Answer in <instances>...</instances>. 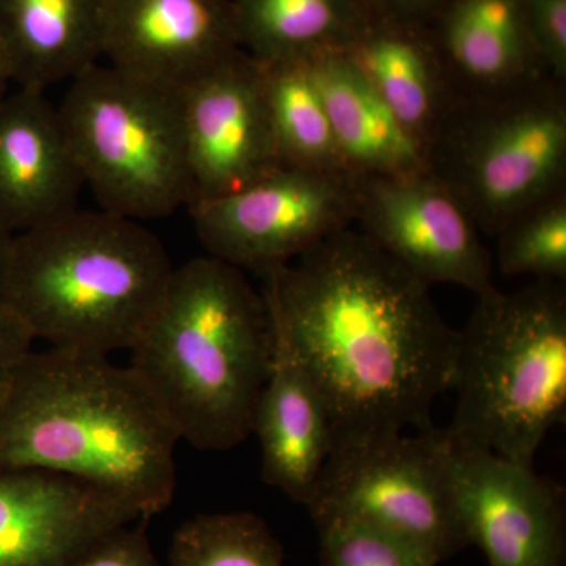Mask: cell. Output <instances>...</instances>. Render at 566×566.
Segmentation results:
<instances>
[{
    "label": "cell",
    "instance_id": "1",
    "mask_svg": "<svg viewBox=\"0 0 566 566\" xmlns=\"http://www.w3.org/2000/svg\"><path fill=\"white\" fill-rule=\"evenodd\" d=\"M271 322L318 386L337 436L431 427L460 333L430 286L353 227L262 275Z\"/></svg>",
    "mask_w": 566,
    "mask_h": 566
},
{
    "label": "cell",
    "instance_id": "2",
    "mask_svg": "<svg viewBox=\"0 0 566 566\" xmlns=\"http://www.w3.org/2000/svg\"><path fill=\"white\" fill-rule=\"evenodd\" d=\"M180 436L132 365L31 352L0 390V471L43 469L129 502L144 520L177 490Z\"/></svg>",
    "mask_w": 566,
    "mask_h": 566
},
{
    "label": "cell",
    "instance_id": "3",
    "mask_svg": "<svg viewBox=\"0 0 566 566\" xmlns=\"http://www.w3.org/2000/svg\"><path fill=\"white\" fill-rule=\"evenodd\" d=\"M274 334L263 293L244 271L214 256L174 268L137 338L132 367L180 441L227 452L252 434Z\"/></svg>",
    "mask_w": 566,
    "mask_h": 566
},
{
    "label": "cell",
    "instance_id": "4",
    "mask_svg": "<svg viewBox=\"0 0 566 566\" xmlns=\"http://www.w3.org/2000/svg\"><path fill=\"white\" fill-rule=\"evenodd\" d=\"M174 268L144 223L77 208L11 238L0 300L33 340L111 356L136 345Z\"/></svg>",
    "mask_w": 566,
    "mask_h": 566
},
{
    "label": "cell",
    "instance_id": "5",
    "mask_svg": "<svg viewBox=\"0 0 566 566\" xmlns=\"http://www.w3.org/2000/svg\"><path fill=\"white\" fill-rule=\"evenodd\" d=\"M458 333L457 406L446 434L535 468L539 446L566 417L564 282L476 297Z\"/></svg>",
    "mask_w": 566,
    "mask_h": 566
},
{
    "label": "cell",
    "instance_id": "6",
    "mask_svg": "<svg viewBox=\"0 0 566 566\" xmlns=\"http://www.w3.org/2000/svg\"><path fill=\"white\" fill-rule=\"evenodd\" d=\"M57 109L103 211L144 222L192 203L181 88L98 62L69 82Z\"/></svg>",
    "mask_w": 566,
    "mask_h": 566
},
{
    "label": "cell",
    "instance_id": "7",
    "mask_svg": "<svg viewBox=\"0 0 566 566\" xmlns=\"http://www.w3.org/2000/svg\"><path fill=\"white\" fill-rule=\"evenodd\" d=\"M427 163L476 227L495 237L565 192V84L543 77L499 95L453 99Z\"/></svg>",
    "mask_w": 566,
    "mask_h": 566
},
{
    "label": "cell",
    "instance_id": "8",
    "mask_svg": "<svg viewBox=\"0 0 566 566\" xmlns=\"http://www.w3.org/2000/svg\"><path fill=\"white\" fill-rule=\"evenodd\" d=\"M312 520L378 528L434 566L468 547L444 431L337 436L307 504Z\"/></svg>",
    "mask_w": 566,
    "mask_h": 566
},
{
    "label": "cell",
    "instance_id": "9",
    "mask_svg": "<svg viewBox=\"0 0 566 566\" xmlns=\"http://www.w3.org/2000/svg\"><path fill=\"white\" fill-rule=\"evenodd\" d=\"M356 200L353 175L281 167L188 211L208 255L262 277L353 227Z\"/></svg>",
    "mask_w": 566,
    "mask_h": 566
},
{
    "label": "cell",
    "instance_id": "10",
    "mask_svg": "<svg viewBox=\"0 0 566 566\" xmlns=\"http://www.w3.org/2000/svg\"><path fill=\"white\" fill-rule=\"evenodd\" d=\"M354 223L428 286L452 283L476 297L495 290L493 260L479 227L430 170L357 178Z\"/></svg>",
    "mask_w": 566,
    "mask_h": 566
},
{
    "label": "cell",
    "instance_id": "11",
    "mask_svg": "<svg viewBox=\"0 0 566 566\" xmlns=\"http://www.w3.org/2000/svg\"><path fill=\"white\" fill-rule=\"evenodd\" d=\"M444 436L468 545L479 546L490 566H566L564 488L535 468Z\"/></svg>",
    "mask_w": 566,
    "mask_h": 566
},
{
    "label": "cell",
    "instance_id": "12",
    "mask_svg": "<svg viewBox=\"0 0 566 566\" xmlns=\"http://www.w3.org/2000/svg\"><path fill=\"white\" fill-rule=\"evenodd\" d=\"M181 102L192 203L240 191L283 167L262 69L243 51L185 85Z\"/></svg>",
    "mask_w": 566,
    "mask_h": 566
},
{
    "label": "cell",
    "instance_id": "13",
    "mask_svg": "<svg viewBox=\"0 0 566 566\" xmlns=\"http://www.w3.org/2000/svg\"><path fill=\"white\" fill-rule=\"evenodd\" d=\"M139 520L129 502L84 480L0 471V566H74L104 536Z\"/></svg>",
    "mask_w": 566,
    "mask_h": 566
},
{
    "label": "cell",
    "instance_id": "14",
    "mask_svg": "<svg viewBox=\"0 0 566 566\" xmlns=\"http://www.w3.org/2000/svg\"><path fill=\"white\" fill-rule=\"evenodd\" d=\"M240 51L233 0H106L107 65L182 88Z\"/></svg>",
    "mask_w": 566,
    "mask_h": 566
},
{
    "label": "cell",
    "instance_id": "15",
    "mask_svg": "<svg viewBox=\"0 0 566 566\" xmlns=\"http://www.w3.org/2000/svg\"><path fill=\"white\" fill-rule=\"evenodd\" d=\"M84 186L46 92L7 93L0 102V229L14 237L77 210Z\"/></svg>",
    "mask_w": 566,
    "mask_h": 566
},
{
    "label": "cell",
    "instance_id": "16",
    "mask_svg": "<svg viewBox=\"0 0 566 566\" xmlns=\"http://www.w3.org/2000/svg\"><path fill=\"white\" fill-rule=\"evenodd\" d=\"M273 334V359L252 434L262 446L264 483L305 506L333 450L334 424L314 378L274 323Z\"/></svg>",
    "mask_w": 566,
    "mask_h": 566
},
{
    "label": "cell",
    "instance_id": "17",
    "mask_svg": "<svg viewBox=\"0 0 566 566\" xmlns=\"http://www.w3.org/2000/svg\"><path fill=\"white\" fill-rule=\"evenodd\" d=\"M428 32L453 99L499 95L551 77L528 36L524 0H449Z\"/></svg>",
    "mask_w": 566,
    "mask_h": 566
},
{
    "label": "cell",
    "instance_id": "18",
    "mask_svg": "<svg viewBox=\"0 0 566 566\" xmlns=\"http://www.w3.org/2000/svg\"><path fill=\"white\" fill-rule=\"evenodd\" d=\"M106 0H0V61L11 85L48 92L103 59Z\"/></svg>",
    "mask_w": 566,
    "mask_h": 566
},
{
    "label": "cell",
    "instance_id": "19",
    "mask_svg": "<svg viewBox=\"0 0 566 566\" xmlns=\"http://www.w3.org/2000/svg\"><path fill=\"white\" fill-rule=\"evenodd\" d=\"M344 51L427 156L453 103L428 29L368 18Z\"/></svg>",
    "mask_w": 566,
    "mask_h": 566
},
{
    "label": "cell",
    "instance_id": "20",
    "mask_svg": "<svg viewBox=\"0 0 566 566\" xmlns=\"http://www.w3.org/2000/svg\"><path fill=\"white\" fill-rule=\"evenodd\" d=\"M305 62L354 177H394L428 170L422 147L345 51L323 52Z\"/></svg>",
    "mask_w": 566,
    "mask_h": 566
},
{
    "label": "cell",
    "instance_id": "21",
    "mask_svg": "<svg viewBox=\"0 0 566 566\" xmlns=\"http://www.w3.org/2000/svg\"><path fill=\"white\" fill-rule=\"evenodd\" d=\"M367 20L356 0H233L238 48L260 65L344 51Z\"/></svg>",
    "mask_w": 566,
    "mask_h": 566
},
{
    "label": "cell",
    "instance_id": "22",
    "mask_svg": "<svg viewBox=\"0 0 566 566\" xmlns=\"http://www.w3.org/2000/svg\"><path fill=\"white\" fill-rule=\"evenodd\" d=\"M260 69L282 166L353 175L338 148L305 59L260 65Z\"/></svg>",
    "mask_w": 566,
    "mask_h": 566
},
{
    "label": "cell",
    "instance_id": "23",
    "mask_svg": "<svg viewBox=\"0 0 566 566\" xmlns=\"http://www.w3.org/2000/svg\"><path fill=\"white\" fill-rule=\"evenodd\" d=\"M172 566H285L279 539L253 513H214L186 521L174 535Z\"/></svg>",
    "mask_w": 566,
    "mask_h": 566
},
{
    "label": "cell",
    "instance_id": "24",
    "mask_svg": "<svg viewBox=\"0 0 566 566\" xmlns=\"http://www.w3.org/2000/svg\"><path fill=\"white\" fill-rule=\"evenodd\" d=\"M502 274L535 275L538 281L566 279V192L513 219L497 234Z\"/></svg>",
    "mask_w": 566,
    "mask_h": 566
},
{
    "label": "cell",
    "instance_id": "25",
    "mask_svg": "<svg viewBox=\"0 0 566 566\" xmlns=\"http://www.w3.org/2000/svg\"><path fill=\"white\" fill-rule=\"evenodd\" d=\"M315 526L318 566H434L411 546L367 524L326 517Z\"/></svg>",
    "mask_w": 566,
    "mask_h": 566
},
{
    "label": "cell",
    "instance_id": "26",
    "mask_svg": "<svg viewBox=\"0 0 566 566\" xmlns=\"http://www.w3.org/2000/svg\"><path fill=\"white\" fill-rule=\"evenodd\" d=\"M528 36L543 69L566 81V0H524Z\"/></svg>",
    "mask_w": 566,
    "mask_h": 566
},
{
    "label": "cell",
    "instance_id": "27",
    "mask_svg": "<svg viewBox=\"0 0 566 566\" xmlns=\"http://www.w3.org/2000/svg\"><path fill=\"white\" fill-rule=\"evenodd\" d=\"M148 521H134L115 528L74 566H159L147 535Z\"/></svg>",
    "mask_w": 566,
    "mask_h": 566
},
{
    "label": "cell",
    "instance_id": "28",
    "mask_svg": "<svg viewBox=\"0 0 566 566\" xmlns=\"http://www.w3.org/2000/svg\"><path fill=\"white\" fill-rule=\"evenodd\" d=\"M33 337L13 311L0 300V390L32 352Z\"/></svg>",
    "mask_w": 566,
    "mask_h": 566
},
{
    "label": "cell",
    "instance_id": "29",
    "mask_svg": "<svg viewBox=\"0 0 566 566\" xmlns=\"http://www.w3.org/2000/svg\"><path fill=\"white\" fill-rule=\"evenodd\" d=\"M449 0H370L365 13L374 20L428 29Z\"/></svg>",
    "mask_w": 566,
    "mask_h": 566
},
{
    "label": "cell",
    "instance_id": "30",
    "mask_svg": "<svg viewBox=\"0 0 566 566\" xmlns=\"http://www.w3.org/2000/svg\"><path fill=\"white\" fill-rule=\"evenodd\" d=\"M11 234L0 229V290H2L3 275H6L7 262H9V252L11 244Z\"/></svg>",
    "mask_w": 566,
    "mask_h": 566
},
{
    "label": "cell",
    "instance_id": "31",
    "mask_svg": "<svg viewBox=\"0 0 566 566\" xmlns=\"http://www.w3.org/2000/svg\"><path fill=\"white\" fill-rule=\"evenodd\" d=\"M11 81L9 74H7L6 66H3L2 61H0V102L6 98L7 93L10 92Z\"/></svg>",
    "mask_w": 566,
    "mask_h": 566
},
{
    "label": "cell",
    "instance_id": "32",
    "mask_svg": "<svg viewBox=\"0 0 566 566\" xmlns=\"http://www.w3.org/2000/svg\"><path fill=\"white\" fill-rule=\"evenodd\" d=\"M356 2L359 3L360 9H363L365 11V9H367L368 2H370V0H356ZM365 14H367V13H365Z\"/></svg>",
    "mask_w": 566,
    "mask_h": 566
}]
</instances>
